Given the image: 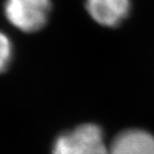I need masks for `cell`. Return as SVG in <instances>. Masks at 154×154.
<instances>
[{
  "label": "cell",
  "mask_w": 154,
  "mask_h": 154,
  "mask_svg": "<svg viewBox=\"0 0 154 154\" xmlns=\"http://www.w3.org/2000/svg\"><path fill=\"white\" fill-rule=\"evenodd\" d=\"M53 154H109L101 128L95 124H82L60 135Z\"/></svg>",
  "instance_id": "1"
},
{
  "label": "cell",
  "mask_w": 154,
  "mask_h": 154,
  "mask_svg": "<svg viewBox=\"0 0 154 154\" xmlns=\"http://www.w3.org/2000/svg\"><path fill=\"white\" fill-rule=\"evenodd\" d=\"M8 22L24 32H34L47 23L51 11V0H5Z\"/></svg>",
  "instance_id": "2"
},
{
  "label": "cell",
  "mask_w": 154,
  "mask_h": 154,
  "mask_svg": "<svg viewBox=\"0 0 154 154\" xmlns=\"http://www.w3.org/2000/svg\"><path fill=\"white\" fill-rule=\"evenodd\" d=\"M86 9L100 25L115 27L128 16L130 0H86Z\"/></svg>",
  "instance_id": "3"
},
{
  "label": "cell",
  "mask_w": 154,
  "mask_h": 154,
  "mask_svg": "<svg viewBox=\"0 0 154 154\" xmlns=\"http://www.w3.org/2000/svg\"><path fill=\"white\" fill-rule=\"evenodd\" d=\"M109 154H154V137L141 130L125 131L113 140Z\"/></svg>",
  "instance_id": "4"
},
{
  "label": "cell",
  "mask_w": 154,
  "mask_h": 154,
  "mask_svg": "<svg viewBox=\"0 0 154 154\" xmlns=\"http://www.w3.org/2000/svg\"><path fill=\"white\" fill-rule=\"evenodd\" d=\"M13 47L10 38L0 31V73L7 70L12 60Z\"/></svg>",
  "instance_id": "5"
}]
</instances>
